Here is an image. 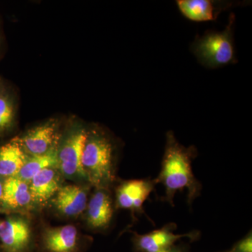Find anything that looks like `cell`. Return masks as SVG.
<instances>
[{
	"instance_id": "obj_1",
	"label": "cell",
	"mask_w": 252,
	"mask_h": 252,
	"mask_svg": "<svg viewBox=\"0 0 252 252\" xmlns=\"http://www.w3.org/2000/svg\"><path fill=\"white\" fill-rule=\"evenodd\" d=\"M197 155L198 152L195 146L186 147L176 139L173 131L167 132L161 170L154 181L156 184L163 185L165 200L172 206L175 194L179 190L187 189L189 205L200 195L201 185L192 170V162Z\"/></svg>"
},
{
	"instance_id": "obj_2",
	"label": "cell",
	"mask_w": 252,
	"mask_h": 252,
	"mask_svg": "<svg viewBox=\"0 0 252 252\" xmlns=\"http://www.w3.org/2000/svg\"><path fill=\"white\" fill-rule=\"evenodd\" d=\"M118 146L103 127H89L82 156V167L93 189H109L118 181Z\"/></svg>"
},
{
	"instance_id": "obj_3",
	"label": "cell",
	"mask_w": 252,
	"mask_h": 252,
	"mask_svg": "<svg viewBox=\"0 0 252 252\" xmlns=\"http://www.w3.org/2000/svg\"><path fill=\"white\" fill-rule=\"evenodd\" d=\"M235 14H230L222 31H207L198 36L190 50L199 63L208 69H217L238 63L234 43Z\"/></svg>"
},
{
	"instance_id": "obj_4",
	"label": "cell",
	"mask_w": 252,
	"mask_h": 252,
	"mask_svg": "<svg viewBox=\"0 0 252 252\" xmlns=\"http://www.w3.org/2000/svg\"><path fill=\"white\" fill-rule=\"evenodd\" d=\"M88 128L89 127L78 121L69 123L63 129L56 149L58 169L64 180L73 183L89 184L82 167Z\"/></svg>"
},
{
	"instance_id": "obj_5",
	"label": "cell",
	"mask_w": 252,
	"mask_h": 252,
	"mask_svg": "<svg viewBox=\"0 0 252 252\" xmlns=\"http://www.w3.org/2000/svg\"><path fill=\"white\" fill-rule=\"evenodd\" d=\"M31 217L11 214L0 218V247L2 252H36L38 235Z\"/></svg>"
},
{
	"instance_id": "obj_6",
	"label": "cell",
	"mask_w": 252,
	"mask_h": 252,
	"mask_svg": "<svg viewBox=\"0 0 252 252\" xmlns=\"http://www.w3.org/2000/svg\"><path fill=\"white\" fill-rule=\"evenodd\" d=\"M91 238L85 236L74 224L44 225L37 235L36 252H86Z\"/></svg>"
},
{
	"instance_id": "obj_7",
	"label": "cell",
	"mask_w": 252,
	"mask_h": 252,
	"mask_svg": "<svg viewBox=\"0 0 252 252\" xmlns=\"http://www.w3.org/2000/svg\"><path fill=\"white\" fill-rule=\"evenodd\" d=\"M62 132L59 119H51L28 129L18 138L29 157L44 155L56 150Z\"/></svg>"
},
{
	"instance_id": "obj_8",
	"label": "cell",
	"mask_w": 252,
	"mask_h": 252,
	"mask_svg": "<svg viewBox=\"0 0 252 252\" xmlns=\"http://www.w3.org/2000/svg\"><path fill=\"white\" fill-rule=\"evenodd\" d=\"M91 189L92 187L89 184H64L49 205L62 218L77 220L85 212Z\"/></svg>"
},
{
	"instance_id": "obj_9",
	"label": "cell",
	"mask_w": 252,
	"mask_h": 252,
	"mask_svg": "<svg viewBox=\"0 0 252 252\" xmlns=\"http://www.w3.org/2000/svg\"><path fill=\"white\" fill-rule=\"evenodd\" d=\"M115 203L109 189H94L91 193L89 202L83 217L86 227L94 232L108 230L112 223Z\"/></svg>"
},
{
	"instance_id": "obj_10",
	"label": "cell",
	"mask_w": 252,
	"mask_h": 252,
	"mask_svg": "<svg viewBox=\"0 0 252 252\" xmlns=\"http://www.w3.org/2000/svg\"><path fill=\"white\" fill-rule=\"evenodd\" d=\"M155 181L150 179L123 181L115 189L114 203L116 209L128 210L132 218L135 214L143 213L144 202L154 191Z\"/></svg>"
},
{
	"instance_id": "obj_11",
	"label": "cell",
	"mask_w": 252,
	"mask_h": 252,
	"mask_svg": "<svg viewBox=\"0 0 252 252\" xmlns=\"http://www.w3.org/2000/svg\"><path fill=\"white\" fill-rule=\"evenodd\" d=\"M29 184L18 177L5 179L1 199V215H31L35 212Z\"/></svg>"
},
{
	"instance_id": "obj_12",
	"label": "cell",
	"mask_w": 252,
	"mask_h": 252,
	"mask_svg": "<svg viewBox=\"0 0 252 252\" xmlns=\"http://www.w3.org/2000/svg\"><path fill=\"white\" fill-rule=\"evenodd\" d=\"M250 1L226 0H177L181 14L193 22L217 21L223 11L249 4Z\"/></svg>"
},
{
	"instance_id": "obj_13",
	"label": "cell",
	"mask_w": 252,
	"mask_h": 252,
	"mask_svg": "<svg viewBox=\"0 0 252 252\" xmlns=\"http://www.w3.org/2000/svg\"><path fill=\"white\" fill-rule=\"evenodd\" d=\"M64 180L58 167H49L39 172L28 182L36 211L49 205L50 202L64 185Z\"/></svg>"
},
{
	"instance_id": "obj_14",
	"label": "cell",
	"mask_w": 252,
	"mask_h": 252,
	"mask_svg": "<svg viewBox=\"0 0 252 252\" xmlns=\"http://www.w3.org/2000/svg\"><path fill=\"white\" fill-rule=\"evenodd\" d=\"M172 224L162 227L160 229L154 230L147 234L140 235L136 232L132 233V241L136 252H158L175 245L176 242L183 238L193 240L196 238L198 233H189L185 234H175Z\"/></svg>"
},
{
	"instance_id": "obj_15",
	"label": "cell",
	"mask_w": 252,
	"mask_h": 252,
	"mask_svg": "<svg viewBox=\"0 0 252 252\" xmlns=\"http://www.w3.org/2000/svg\"><path fill=\"white\" fill-rule=\"evenodd\" d=\"M17 94L12 86L0 76V139L11 135L18 122Z\"/></svg>"
},
{
	"instance_id": "obj_16",
	"label": "cell",
	"mask_w": 252,
	"mask_h": 252,
	"mask_svg": "<svg viewBox=\"0 0 252 252\" xmlns=\"http://www.w3.org/2000/svg\"><path fill=\"white\" fill-rule=\"evenodd\" d=\"M26 153L18 140V136L0 145V177L6 179L16 177L26 162Z\"/></svg>"
},
{
	"instance_id": "obj_17",
	"label": "cell",
	"mask_w": 252,
	"mask_h": 252,
	"mask_svg": "<svg viewBox=\"0 0 252 252\" xmlns=\"http://www.w3.org/2000/svg\"><path fill=\"white\" fill-rule=\"evenodd\" d=\"M49 167H58L56 150L44 155L28 157L27 161L16 177L29 182L39 172Z\"/></svg>"
},
{
	"instance_id": "obj_18",
	"label": "cell",
	"mask_w": 252,
	"mask_h": 252,
	"mask_svg": "<svg viewBox=\"0 0 252 252\" xmlns=\"http://www.w3.org/2000/svg\"><path fill=\"white\" fill-rule=\"evenodd\" d=\"M227 252H252V236L250 232L245 238L235 244L230 251Z\"/></svg>"
},
{
	"instance_id": "obj_19",
	"label": "cell",
	"mask_w": 252,
	"mask_h": 252,
	"mask_svg": "<svg viewBox=\"0 0 252 252\" xmlns=\"http://www.w3.org/2000/svg\"><path fill=\"white\" fill-rule=\"evenodd\" d=\"M158 252H185L182 250V249L178 248V247H176L175 245H173V246L170 247V248H167L166 249H164V250H160V251Z\"/></svg>"
},
{
	"instance_id": "obj_20",
	"label": "cell",
	"mask_w": 252,
	"mask_h": 252,
	"mask_svg": "<svg viewBox=\"0 0 252 252\" xmlns=\"http://www.w3.org/2000/svg\"><path fill=\"white\" fill-rule=\"evenodd\" d=\"M5 179L0 177V215H1V199H2L3 186Z\"/></svg>"
},
{
	"instance_id": "obj_21",
	"label": "cell",
	"mask_w": 252,
	"mask_h": 252,
	"mask_svg": "<svg viewBox=\"0 0 252 252\" xmlns=\"http://www.w3.org/2000/svg\"><path fill=\"white\" fill-rule=\"evenodd\" d=\"M3 49V32L1 29V22H0V56L1 55V51Z\"/></svg>"
},
{
	"instance_id": "obj_22",
	"label": "cell",
	"mask_w": 252,
	"mask_h": 252,
	"mask_svg": "<svg viewBox=\"0 0 252 252\" xmlns=\"http://www.w3.org/2000/svg\"><path fill=\"white\" fill-rule=\"evenodd\" d=\"M0 252H2V251H1V247H0Z\"/></svg>"
}]
</instances>
